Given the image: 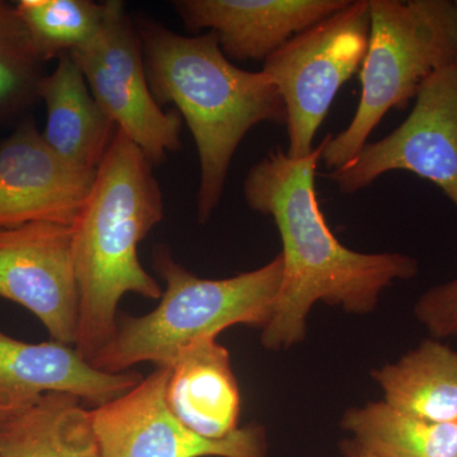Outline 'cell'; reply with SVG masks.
Instances as JSON below:
<instances>
[{
	"label": "cell",
	"mask_w": 457,
	"mask_h": 457,
	"mask_svg": "<svg viewBox=\"0 0 457 457\" xmlns=\"http://www.w3.org/2000/svg\"><path fill=\"white\" fill-rule=\"evenodd\" d=\"M324 143L302 159L281 147L246 174L243 194L253 212L270 216L281 236L284 278L262 345L281 351L303 342L317 303L352 314L374 312L385 288L411 279L420 266L400 253H360L337 239L319 204L315 179Z\"/></svg>",
	"instance_id": "6da1fadb"
},
{
	"label": "cell",
	"mask_w": 457,
	"mask_h": 457,
	"mask_svg": "<svg viewBox=\"0 0 457 457\" xmlns=\"http://www.w3.org/2000/svg\"><path fill=\"white\" fill-rule=\"evenodd\" d=\"M137 29L155 101L176 107L196 144L197 216L204 224L220 204L231 162L249 130L263 122L286 125L284 99L263 71L234 65L213 32L183 36L153 21Z\"/></svg>",
	"instance_id": "7a4b0ae2"
},
{
	"label": "cell",
	"mask_w": 457,
	"mask_h": 457,
	"mask_svg": "<svg viewBox=\"0 0 457 457\" xmlns=\"http://www.w3.org/2000/svg\"><path fill=\"white\" fill-rule=\"evenodd\" d=\"M153 168L117 130L73 225L79 286L74 348L88 362L113 338L117 308L126 294L153 300L163 295L137 255L140 243L164 219L163 194Z\"/></svg>",
	"instance_id": "3957f363"
},
{
	"label": "cell",
	"mask_w": 457,
	"mask_h": 457,
	"mask_svg": "<svg viewBox=\"0 0 457 457\" xmlns=\"http://www.w3.org/2000/svg\"><path fill=\"white\" fill-rule=\"evenodd\" d=\"M153 261L165 282L161 303L143 317L122 318L113 338L90 360L93 368L110 374L143 362L171 368L192 345L228 327L263 329L284 278L281 253L261 269L222 279L197 278L164 245L156 246Z\"/></svg>",
	"instance_id": "277c9868"
},
{
	"label": "cell",
	"mask_w": 457,
	"mask_h": 457,
	"mask_svg": "<svg viewBox=\"0 0 457 457\" xmlns=\"http://www.w3.org/2000/svg\"><path fill=\"white\" fill-rule=\"evenodd\" d=\"M371 29L361 65V98L350 125L323 140L330 170L353 161L390 110H404L436 71L455 64L453 0H370Z\"/></svg>",
	"instance_id": "5b68a950"
},
{
	"label": "cell",
	"mask_w": 457,
	"mask_h": 457,
	"mask_svg": "<svg viewBox=\"0 0 457 457\" xmlns=\"http://www.w3.org/2000/svg\"><path fill=\"white\" fill-rule=\"evenodd\" d=\"M370 0L345 8L295 36L263 62L286 107L287 155L305 158L314 137L345 86L362 65L369 47Z\"/></svg>",
	"instance_id": "8992f818"
},
{
	"label": "cell",
	"mask_w": 457,
	"mask_h": 457,
	"mask_svg": "<svg viewBox=\"0 0 457 457\" xmlns=\"http://www.w3.org/2000/svg\"><path fill=\"white\" fill-rule=\"evenodd\" d=\"M93 97L153 165L163 163L182 146V119L164 111L147 80L137 23L125 3L108 0L107 14L97 35L71 54Z\"/></svg>",
	"instance_id": "52a82bcc"
},
{
	"label": "cell",
	"mask_w": 457,
	"mask_h": 457,
	"mask_svg": "<svg viewBox=\"0 0 457 457\" xmlns=\"http://www.w3.org/2000/svg\"><path fill=\"white\" fill-rule=\"evenodd\" d=\"M393 170L431 180L457 210L456 62L426 80L399 128L366 144L353 161L323 177L335 182L342 194L352 195Z\"/></svg>",
	"instance_id": "ba28073f"
},
{
	"label": "cell",
	"mask_w": 457,
	"mask_h": 457,
	"mask_svg": "<svg viewBox=\"0 0 457 457\" xmlns=\"http://www.w3.org/2000/svg\"><path fill=\"white\" fill-rule=\"evenodd\" d=\"M170 368H156L119 398L90 411L102 457H269L261 426L239 427L221 440L192 432L165 400Z\"/></svg>",
	"instance_id": "9c48e42d"
},
{
	"label": "cell",
	"mask_w": 457,
	"mask_h": 457,
	"mask_svg": "<svg viewBox=\"0 0 457 457\" xmlns=\"http://www.w3.org/2000/svg\"><path fill=\"white\" fill-rule=\"evenodd\" d=\"M0 296L33 312L54 342L75 347L79 286L71 225L0 228Z\"/></svg>",
	"instance_id": "30bf717a"
},
{
	"label": "cell",
	"mask_w": 457,
	"mask_h": 457,
	"mask_svg": "<svg viewBox=\"0 0 457 457\" xmlns=\"http://www.w3.org/2000/svg\"><path fill=\"white\" fill-rule=\"evenodd\" d=\"M96 174L57 155L35 121L26 120L0 140V228L31 222L73 227Z\"/></svg>",
	"instance_id": "8fae6325"
},
{
	"label": "cell",
	"mask_w": 457,
	"mask_h": 457,
	"mask_svg": "<svg viewBox=\"0 0 457 457\" xmlns=\"http://www.w3.org/2000/svg\"><path fill=\"white\" fill-rule=\"evenodd\" d=\"M135 371H101L74 347L32 345L0 332V427L25 413L49 393H69L95 408L128 393L143 380Z\"/></svg>",
	"instance_id": "7c38bea8"
},
{
	"label": "cell",
	"mask_w": 457,
	"mask_h": 457,
	"mask_svg": "<svg viewBox=\"0 0 457 457\" xmlns=\"http://www.w3.org/2000/svg\"><path fill=\"white\" fill-rule=\"evenodd\" d=\"M350 0H177L191 32L209 29L228 60L264 62L286 42L341 11Z\"/></svg>",
	"instance_id": "4fadbf2b"
},
{
	"label": "cell",
	"mask_w": 457,
	"mask_h": 457,
	"mask_svg": "<svg viewBox=\"0 0 457 457\" xmlns=\"http://www.w3.org/2000/svg\"><path fill=\"white\" fill-rule=\"evenodd\" d=\"M165 400L173 416L201 437L221 440L239 428V386L228 352L215 337L192 345L171 366Z\"/></svg>",
	"instance_id": "5bb4252c"
},
{
	"label": "cell",
	"mask_w": 457,
	"mask_h": 457,
	"mask_svg": "<svg viewBox=\"0 0 457 457\" xmlns=\"http://www.w3.org/2000/svg\"><path fill=\"white\" fill-rule=\"evenodd\" d=\"M40 101L46 108L41 134L47 145L69 164L97 170L117 128L93 97L73 57H60L56 68L45 75Z\"/></svg>",
	"instance_id": "9a60e30c"
},
{
	"label": "cell",
	"mask_w": 457,
	"mask_h": 457,
	"mask_svg": "<svg viewBox=\"0 0 457 457\" xmlns=\"http://www.w3.org/2000/svg\"><path fill=\"white\" fill-rule=\"evenodd\" d=\"M372 376L390 407L433 422H457L455 348L425 339L398 362L375 370Z\"/></svg>",
	"instance_id": "2e32d148"
},
{
	"label": "cell",
	"mask_w": 457,
	"mask_h": 457,
	"mask_svg": "<svg viewBox=\"0 0 457 457\" xmlns=\"http://www.w3.org/2000/svg\"><path fill=\"white\" fill-rule=\"evenodd\" d=\"M0 457H102L90 411L78 396L49 393L0 427Z\"/></svg>",
	"instance_id": "e0dca14e"
},
{
	"label": "cell",
	"mask_w": 457,
	"mask_h": 457,
	"mask_svg": "<svg viewBox=\"0 0 457 457\" xmlns=\"http://www.w3.org/2000/svg\"><path fill=\"white\" fill-rule=\"evenodd\" d=\"M341 426L378 457H457V422H433L385 402L345 411Z\"/></svg>",
	"instance_id": "ac0fdd59"
},
{
	"label": "cell",
	"mask_w": 457,
	"mask_h": 457,
	"mask_svg": "<svg viewBox=\"0 0 457 457\" xmlns=\"http://www.w3.org/2000/svg\"><path fill=\"white\" fill-rule=\"evenodd\" d=\"M36 53L46 64L71 55L97 35L107 2L93 0H21L16 4Z\"/></svg>",
	"instance_id": "d6986e66"
},
{
	"label": "cell",
	"mask_w": 457,
	"mask_h": 457,
	"mask_svg": "<svg viewBox=\"0 0 457 457\" xmlns=\"http://www.w3.org/2000/svg\"><path fill=\"white\" fill-rule=\"evenodd\" d=\"M44 65L16 5L0 0V125L40 101Z\"/></svg>",
	"instance_id": "ffe728a7"
},
{
	"label": "cell",
	"mask_w": 457,
	"mask_h": 457,
	"mask_svg": "<svg viewBox=\"0 0 457 457\" xmlns=\"http://www.w3.org/2000/svg\"><path fill=\"white\" fill-rule=\"evenodd\" d=\"M414 314L436 339L457 336V278L432 287L418 299Z\"/></svg>",
	"instance_id": "44dd1931"
},
{
	"label": "cell",
	"mask_w": 457,
	"mask_h": 457,
	"mask_svg": "<svg viewBox=\"0 0 457 457\" xmlns=\"http://www.w3.org/2000/svg\"><path fill=\"white\" fill-rule=\"evenodd\" d=\"M341 451L343 457H378L365 449L354 438H347V440L342 441Z\"/></svg>",
	"instance_id": "7402d4cb"
},
{
	"label": "cell",
	"mask_w": 457,
	"mask_h": 457,
	"mask_svg": "<svg viewBox=\"0 0 457 457\" xmlns=\"http://www.w3.org/2000/svg\"><path fill=\"white\" fill-rule=\"evenodd\" d=\"M455 4H456V8H457V0H455ZM456 65H457V59H456Z\"/></svg>",
	"instance_id": "603a6c76"
}]
</instances>
